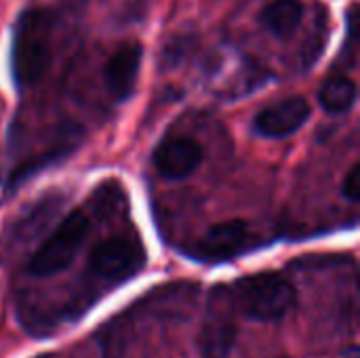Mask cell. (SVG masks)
<instances>
[{
  "instance_id": "8992f818",
  "label": "cell",
  "mask_w": 360,
  "mask_h": 358,
  "mask_svg": "<svg viewBox=\"0 0 360 358\" xmlns=\"http://www.w3.org/2000/svg\"><path fill=\"white\" fill-rule=\"evenodd\" d=\"M202 162V146L186 135L167 137L154 152V167L167 179H186Z\"/></svg>"
},
{
  "instance_id": "7a4b0ae2",
  "label": "cell",
  "mask_w": 360,
  "mask_h": 358,
  "mask_svg": "<svg viewBox=\"0 0 360 358\" xmlns=\"http://www.w3.org/2000/svg\"><path fill=\"white\" fill-rule=\"evenodd\" d=\"M234 302L249 319L278 321L295 306V289L285 276L264 272L240 281L234 289Z\"/></svg>"
},
{
  "instance_id": "5b68a950",
  "label": "cell",
  "mask_w": 360,
  "mask_h": 358,
  "mask_svg": "<svg viewBox=\"0 0 360 358\" xmlns=\"http://www.w3.org/2000/svg\"><path fill=\"white\" fill-rule=\"evenodd\" d=\"M251 241V228L243 219H230L211 226L205 236L192 247V255L202 262H224L232 260L247 249Z\"/></svg>"
},
{
  "instance_id": "ba28073f",
  "label": "cell",
  "mask_w": 360,
  "mask_h": 358,
  "mask_svg": "<svg viewBox=\"0 0 360 358\" xmlns=\"http://www.w3.org/2000/svg\"><path fill=\"white\" fill-rule=\"evenodd\" d=\"M310 118V106L304 97H287L264 108L255 116V131L264 137H287L304 127Z\"/></svg>"
},
{
  "instance_id": "30bf717a",
  "label": "cell",
  "mask_w": 360,
  "mask_h": 358,
  "mask_svg": "<svg viewBox=\"0 0 360 358\" xmlns=\"http://www.w3.org/2000/svg\"><path fill=\"white\" fill-rule=\"evenodd\" d=\"M78 135H80L78 127H68L65 131H61L59 137H57V141H55L51 148L42 150L36 158H32V160H27V162H21V165L13 171L11 181H8V188L15 190L21 181H25L30 175L38 173L42 167H46V165H51V162L63 158L68 152H72V148H76Z\"/></svg>"
},
{
  "instance_id": "7c38bea8",
  "label": "cell",
  "mask_w": 360,
  "mask_h": 358,
  "mask_svg": "<svg viewBox=\"0 0 360 358\" xmlns=\"http://www.w3.org/2000/svg\"><path fill=\"white\" fill-rule=\"evenodd\" d=\"M319 101H321V106L327 112H331V114H344L356 101V84L350 78H346V76L329 78L323 84L321 93H319Z\"/></svg>"
},
{
  "instance_id": "3957f363",
  "label": "cell",
  "mask_w": 360,
  "mask_h": 358,
  "mask_svg": "<svg viewBox=\"0 0 360 358\" xmlns=\"http://www.w3.org/2000/svg\"><path fill=\"white\" fill-rule=\"evenodd\" d=\"M91 230V219L84 211H72L61 219L57 230L32 257L27 272L34 276H51L68 268Z\"/></svg>"
},
{
  "instance_id": "6da1fadb",
  "label": "cell",
  "mask_w": 360,
  "mask_h": 358,
  "mask_svg": "<svg viewBox=\"0 0 360 358\" xmlns=\"http://www.w3.org/2000/svg\"><path fill=\"white\" fill-rule=\"evenodd\" d=\"M55 15L49 8H27L13 30L11 72L19 87L36 84L51 65Z\"/></svg>"
},
{
  "instance_id": "52a82bcc",
  "label": "cell",
  "mask_w": 360,
  "mask_h": 358,
  "mask_svg": "<svg viewBox=\"0 0 360 358\" xmlns=\"http://www.w3.org/2000/svg\"><path fill=\"white\" fill-rule=\"evenodd\" d=\"M141 57H143L141 44L124 42L108 59L103 68V80H105V89L116 101H124L133 95L139 76Z\"/></svg>"
},
{
  "instance_id": "4fadbf2b",
  "label": "cell",
  "mask_w": 360,
  "mask_h": 358,
  "mask_svg": "<svg viewBox=\"0 0 360 358\" xmlns=\"http://www.w3.org/2000/svg\"><path fill=\"white\" fill-rule=\"evenodd\" d=\"M342 192L348 200L356 203L360 198V165H354L346 177H344V184H342Z\"/></svg>"
},
{
  "instance_id": "8fae6325",
  "label": "cell",
  "mask_w": 360,
  "mask_h": 358,
  "mask_svg": "<svg viewBox=\"0 0 360 358\" xmlns=\"http://www.w3.org/2000/svg\"><path fill=\"white\" fill-rule=\"evenodd\" d=\"M304 19V4L300 0H274L262 13V23L276 36L289 38Z\"/></svg>"
},
{
  "instance_id": "277c9868",
  "label": "cell",
  "mask_w": 360,
  "mask_h": 358,
  "mask_svg": "<svg viewBox=\"0 0 360 358\" xmlns=\"http://www.w3.org/2000/svg\"><path fill=\"white\" fill-rule=\"evenodd\" d=\"M146 262L143 247L131 236H112L99 243L89 255V272L108 283H122Z\"/></svg>"
},
{
  "instance_id": "9c48e42d",
  "label": "cell",
  "mask_w": 360,
  "mask_h": 358,
  "mask_svg": "<svg viewBox=\"0 0 360 358\" xmlns=\"http://www.w3.org/2000/svg\"><path fill=\"white\" fill-rule=\"evenodd\" d=\"M238 327L236 323L221 314L215 312L209 317V321L202 325L200 331V352L205 358H228L234 344H236Z\"/></svg>"
},
{
  "instance_id": "5bb4252c",
  "label": "cell",
  "mask_w": 360,
  "mask_h": 358,
  "mask_svg": "<svg viewBox=\"0 0 360 358\" xmlns=\"http://www.w3.org/2000/svg\"><path fill=\"white\" fill-rule=\"evenodd\" d=\"M188 44H190V40H184V38H175L173 42H169V44L165 46V61L177 63L179 57H181V53L188 49Z\"/></svg>"
}]
</instances>
